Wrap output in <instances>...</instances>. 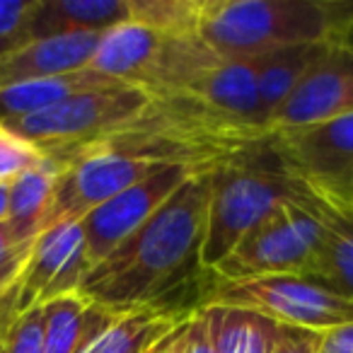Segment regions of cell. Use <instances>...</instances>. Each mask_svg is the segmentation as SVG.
Wrapping results in <instances>:
<instances>
[{
	"mask_svg": "<svg viewBox=\"0 0 353 353\" xmlns=\"http://www.w3.org/2000/svg\"><path fill=\"white\" fill-rule=\"evenodd\" d=\"M211 172L189 176L123 245L85 276L80 295L117 312L167 307L162 300L201 269Z\"/></svg>",
	"mask_w": 353,
	"mask_h": 353,
	"instance_id": "1",
	"label": "cell"
},
{
	"mask_svg": "<svg viewBox=\"0 0 353 353\" xmlns=\"http://www.w3.org/2000/svg\"><path fill=\"white\" fill-rule=\"evenodd\" d=\"M353 32V0H203L199 37L218 59H254Z\"/></svg>",
	"mask_w": 353,
	"mask_h": 353,
	"instance_id": "2",
	"label": "cell"
},
{
	"mask_svg": "<svg viewBox=\"0 0 353 353\" xmlns=\"http://www.w3.org/2000/svg\"><path fill=\"white\" fill-rule=\"evenodd\" d=\"M218 61L199 34H165L123 22L102 34L90 68L150 97H172L189 92Z\"/></svg>",
	"mask_w": 353,
	"mask_h": 353,
	"instance_id": "3",
	"label": "cell"
},
{
	"mask_svg": "<svg viewBox=\"0 0 353 353\" xmlns=\"http://www.w3.org/2000/svg\"><path fill=\"white\" fill-rule=\"evenodd\" d=\"M266 143V141H264ZM256 152L211 172L206 230L201 245L203 271H213L266 216L288 199V182L274 157Z\"/></svg>",
	"mask_w": 353,
	"mask_h": 353,
	"instance_id": "4",
	"label": "cell"
},
{
	"mask_svg": "<svg viewBox=\"0 0 353 353\" xmlns=\"http://www.w3.org/2000/svg\"><path fill=\"white\" fill-rule=\"evenodd\" d=\"M150 102L152 97L148 92L121 85L73 94L44 112L6 126L39 148L56 165H63L75 152L128 128L150 107Z\"/></svg>",
	"mask_w": 353,
	"mask_h": 353,
	"instance_id": "5",
	"label": "cell"
},
{
	"mask_svg": "<svg viewBox=\"0 0 353 353\" xmlns=\"http://www.w3.org/2000/svg\"><path fill=\"white\" fill-rule=\"evenodd\" d=\"M266 150L290 182L327 203L353 208V114L271 131Z\"/></svg>",
	"mask_w": 353,
	"mask_h": 353,
	"instance_id": "6",
	"label": "cell"
},
{
	"mask_svg": "<svg viewBox=\"0 0 353 353\" xmlns=\"http://www.w3.org/2000/svg\"><path fill=\"white\" fill-rule=\"evenodd\" d=\"M201 305L247 310L261 314L279 327H295L307 332H327L353 322V300L305 276L216 281Z\"/></svg>",
	"mask_w": 353,
	"mask_h": 353,
	"instance_id": "7",
	"label": "cell"
},
{
	"mask_svg": "<svg viewBox=\"0 0 353 353\" xmlns=\"http://www.w3.org/2000/svg\"><path fill=\"white\" fill-rule=\"evenodd\" d=\"M322 242L319 223L288 194L221 264L218 281H250L266 276H305L314 266Z\"/></svg>",
	"mask_w": 353,
	"mask_h": 353,
	"instance_id": "8",
	"label": "cell"
},
{
	"mask_svg": "<svg viewBox=\"0 0 353 353\" xmlns=\"http://www.w3.org/2000/svg\"><path fill=\"white\" fill-rule=\"evenodd\" d=\"M162 167H167V162L133 155L112 143H94L75 152L61 165L46 228L63 221H83L90 211Z\"/></svg>",
	"mask_w": 353,
	"mask_h": 353,
	"instance_id": "9",
	"label": "cell"
},
{
	"mask_svg": "<svg viewBox=\"0 0 353 353\" xmlns=\"http://www.w3.org/2000/svg\"><path fill=\"white\" fill-rule=\"evenodd\" d=\"M194 174H201V172L184 165H167L152 172L145 179H141L138 184L128 187L126 192L104 201L94 211H90L80 221L85 232L90 269L107 259L133 232L141 230L170 201L172 194Z\"/></svg>",
	"mask_w": 353,
	"mask_h": 353,
	"instance_id": "10",
	"label": "cell"
},
{
	"mask_svg": "<svg viewBox=\"0 0 353 353\" xmlns=\"http://www.w3.org/2000/svg\"><path fill=\"white\" fill-rule=\"evenodd\" d=\"M90 274L88 247L80 221H63L39 232L20 274L17 314L80 293Z\"/></svg>",
	"mask_w": 353,
	"mask_h": 353,
	"instance_id": "11",
	"label": "cell"
},
{
	"mask_svg": "<svg viewBox=\"0 0 353 353\" xmlns=\"http://www.w3.org/2000/svg\"><path fill=\"white\" fill-rule=\"evenodd\" d=\"M353 114V44H329L314 68L271 117L269 133L303 128Z\"/></svg>",
	"mask_w": 353,
	"mask_h": 353,
	"instance_id": "12",
	"label": "cell"
},
{
	"mask_svg": "<svg viewBox=\"0 0 353 353\" xmlns=\"http://www.w3.org/2000/svg\"><path fill=\"white\" fill-rule=\"evenodd\" d=\"M285 176V174H283ZM288 182V194L319 223L322 242L307 279L353 300V208L334 206L310 194L307 189Z\"/></svg>",
	"mask_w": 353,
	"mask_h": 353,
	"instance_id": "13",
	"label": "cell"
},
{
	"mask_svg": "<svg viewBox=\"0 0 353 353\" xmlns=\"http://www.w3.org/2000/svg\"><path fill=\"white\" fill-rule=\"evenodd\" d=\"M264 56L254 59H221L189 92L194 99L206 104L211 112L221 114L228 121H235L264 136L266 126L259 109V68Z\"/></svg>",
	"mask_w": 353,
	"mask_h": 353,
	"instance_id": "14",
	"label": "cell"
},
{
	"mask_svg": "<svg viewBox=\"0 0 353 353\" xmlns=\"http://www.w3.org/2000/svg\"><path fill=\"white\" fill-rule=\"evenodd\" d=\"M99 39L102 34L46 37L30 41L8 56H0V90L90 68Z\"/></svg>",
	"mask_w": 353,
	"mask_h": 353,
	"instance_id": "15",
	"label": "cell"
},
{
	"mask_svg": "<svg viewBox=\"0 0 353 353\" xmlns=\"http://www.w3.org/2000/svg\"><path fill=\"white\" fill-rule=\"evenodd\" d=\"M131 22V0H34L30 39L61 34H104Z\"/></svg>",
	"mask_w": 353,
	"mask_h": 353,
	"instance_id": "16",
	"label": "cell"
},
{
	"mask_svg": "<svg viewBox=\"0 0 353 353\" xmlns=\"http://www.w3.org/2000/svg\"><path fill=\"white\" fill-rule=\"evenodd\" d=\"M44 353H83L121 312L97 305L80 293L41 305Z\"/></svg>",
	"mask_w": 353,
	"mask_h": 353,
	"instance_id": "17",
	"label": "cell"
},
{
	"mask_svg": "<svg viewBox=\"0 0 353 353\" xmlns=\"http://www.w3.org/2000/svg\"><path fill=\"white\" fill-rule=\"evenodd\" d=\"M109 88H121V83H117V80L107 78V75L97 73L92 68L3 88L0 90V123L6 126V123L20 121V119H27L37 112H44V109L73 97V94Z\"/></svg>",
	"mask_w": 353,
	"mask_h": 353,
	"instance_id": "18",
	"label": "cell"
},
{
	"mask_svg": "<svg viewBox=\"0 0 353 353\" xmlns=\"http://www.w3.org/2000/svg\"><path fill=\"white\" fill-rule=\"evenodd\" d=\"M59 174L61 165L44 157L10 182L6 225L17 242H34L39 232L46 230Z\"/></svg>",
	"mask_w": 353,
	"mask_h": 353,
	"instance_id": "19",
	"label": "cell"
},
{
	"mask_svg": "<svg viewBox=\"0 0 353 353\" xmlns=\"http://www.w3.org/2000/svg\"><path fill=\"white\" fill-rule=\"evenodd\" d=\"M192 312L174 307L128 310L119 314L83 353H148L155 343L182 327Z\"/></svg>",
	"mask_w": 353,
	"mask_h": 353,
	"instance_id": "20",
	"label": "cell"
},
{
	"mask_svg": "<svg viewBox=\"0 0 353 353\" xmlns=\"http://www.w3.org/2000/svg\"><path fill=\"white\" fill-rule=\"evenodd\" d=\"M327 49L329 44H298L264 54L259 68V109L266 133L271 117L279 112L281 104L290 97V92L314 68Z\"/></svg>",
	"mask_w": 353,
	"mask_h": 353,
	"instance_id": "21",
	"label": "cell"
},
{
	"mask_svg": "<svg viewBox=\"0 0 353 353\" xmlns=\"http://www.w3.org/2000/svg\"><path fill=\"white\" fill-rule=\"evenodd\" d=\"M218 353H269L276 324L247 310L201 305Z\"/></svg>",
	"mask_w": 353,
	"mask_h": 353,
	"instance_id": "22",
	"label": "cell"
},
{
	"mask_svg": "<svg viewBox=\"0 0 353 353\" xmlns=\"http://www.w3.org/2000/svg\"><path fill=\"white\" fill-rule=\"evenodd\" d=\"M203 0H131V22L165 34H199Z\"/></svg>",
	"mask_w": 353,
	"mask_h": 353,
	"instance_id": "23",
	"label": "cell"
},
{
	"mask_svg": "<svg viewBox=\"0 0 353 353\" xmlns=\"http://www.w3.org/2000/svg\"><path fill=\"white\" fill-rule=\"evenodd\" d=\"M44 157L39 148L0 123V184H10L15 176L39 165Z\"/></svg>",
	"mask_w": 353,
	"mask_h": 353,
	"instance_id": "24",
	"label": "cell"
},
{
	"mask_svg": "<svg viewBox=\"0 0 353 353\" xmlns=\"http://www.w3.org/2000/svg\"><path fill=\"white\" fill-rule=\"evenodd\" d=\"M34 0H0V56L30 44V12Z\"/></svg>",
	"mask_w": 353,
	"mask_h": 353,
	"instance_id": "25",
	"label": "cell"
},
{
	"mask_svg": "<svg viewBox=\"0 0 353 353\" xmlns=\"http://www.w3.org/2000/svg\"><path fill=\"white\" fill-rule=\"evenodd\" d=\"M3 353H44V312L32 307L10 324Z\"/></svg>",
	"mask_w": 353,
	"mask_h": 353,
	"instance_id": "26",
	"label": "cell"
},
{
	"mask_svg": "<svg viewBox=\"0 0 353 353\" xmlns=\"http://www.w3.org/2000/svg\"><path fill=\"white\" fill-rule=\"evenodd\" d=\"M32 245L34 242H17L8 230L6 221L0 223V295L17 283Z\"/></svg>",
	"mask_w": 353,
	"mask_h": 353,
	"instance_id": "27",
	"label": "cell"
},
{
	"mask_svg": "<svg viewBox=\"0 0 353 353\" xmlns=\"http://www.w3.org/2000/svg\"><path fill=\"white\" fill-rule=\"evenodd\" d=\"M317 341H319V332L279 327L276 324V334H274V341H271L269 353H317Z\"/></svg>",
	"mask_w": 353,
	"mask_h": 353,
	"instance_id": "28",
	"label": "cell"
},
{
	"mask_svg": "<svg viewBox=\"0 0 353 353\" xmlns=\"http://www.w3.org/2000/svg\"><path fill=\"white\" fill-rule=\"evenodd\" d=\"M184 336H187V353H218L211 332H208V322L199 307L189 314L184 324Z\"/></svg>",
	"mask_w": 353,
	"mask_h": 353,
	"instance_id": "29",
	"label": "cell"
},
{
	"mask_svg": "<svg viewBox=\"0 0 353 353\" xmlns=\"http://www.w3.org/2000/svg\"><path fill=\"white\" fill-rule=\"evenodd\" d=\"M317 353H353V322L319 332Z\"/></svg>",
	"mask_w": 353,
	"mask_h": 353,
	"instance_id": "30",
	"label": "cell"
},
{
	"mask_svg": "<svg viewBox=\"0 0 353 353\" xmlns=\"http://www.w3.org/2000/svg\"><path fill=\"white\" fill-rule=\"evenodd\" d=\"M17 295H20V279H17L15 285H10L6 293L0 295V353L6 348L8 329L17 317Z\"/></svg>",
	"mask_w": 353,
	"mask_h": 353,
	"instance_id": "31",
	"label": "cell"
},
{
	"mask_svg": "<svg viewBox=\"0 0 353 353\" xmlns=\"http://www.w3.org/2000/svg\"><path fill=\"white\" fill-rule=\"evenodd\" d=\"M184 324H187V322H184ZM184 324L179 329H174V332H172L167 339H162L160 343H155V346H152L148 353H187V336H184Z\"/></svg>",
	"mask_w": 353,
	"mask_h": 353,
	"instance_id": "32",
	"label": "cell"
},
{
	"mask_svg": "<svg viewBox=\"0 0 353 353\" xmlns=\"http://www.w3.org/2000/svg\"><path fill=\"white\" fill-rule=\"evenodd\" d=\"M8 194H10V184H0V223L8 218Z\"/></svg>",
	"mask_w": 353,
	"mask_h": 353,
	"instance_id": "33",
	"label": "cell"
}]
</instances>
